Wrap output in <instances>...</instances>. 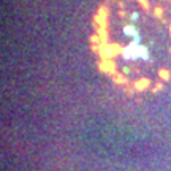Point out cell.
<instances>
[{
  "label": "cell",
  "instance_id": "3",
  "mask_svg": "<svg viewBox=\"0 0 171 171\" xmlns=\"http://www.w3.org/2000/svg\"><path fill=\"white\" fill-rule=\"evenodd\" d=\"M158 75H160V78H162V79H163V81H168V79H170V78H171V75H170V71H168V70H165V68H162V70H160V71H158Z\"/></svg>",
  "mask_w": 171,
  "mask_h": 171
},
{
  "label": "cell",
  "instance_id": "7",
  "mask_svg": "<svg viewBox=\"0 0 171 171\" xmlns=\"http://www.w3.org/2000/svg\"><path fill=\"white\" fill-rule=\"evenodd\" d=\"M155 14H157V16H160V14H162V10L157 8V10H155Z\"/></svg>",
  "mask_w": 171,
  "mask_h": 171
},
{
  "label": "cell",
  "instance_id": "1",
  "mask_svg": "<svg viewBox=\"0 0 171 171\" xmlns=\"http://www.w3.org/2000/svg\"><path fill=\"white\" fill-rule=\"evenodd\" d=\"M100 68H102V71H105V73H114L116 65L111 59H103L100 62Z\"/></svg>",
  "mask_w": 171,
  "mask_h": 171
},
{
  "label": "cell",
  "instance_id": "6",
  "mask_svg": "<svg viewBox=\"0 0 171 171\" xmlns=\"http://www.w3.org/2000/svg\"><path fill=\"white\" fill-rule=\"evenodd\" d=\"M163 87V86L162 84H157V86H155V89H154V92H157V90H160V89Z\"/></svg>",
  "mask_w": 171,
  "mask_h": 171
},
{
  "label": "cell",
  "instance_id": "5",
  "mask_svg": "<svg viewBox=\"0 0 171 171\" xmlns=\"http://www.w3.org/2000/svg\"><path fill=\"white\" fill-rule=\"evenodd\" d=\"M125 33H127V35H135L136 32H135V29H133L131 25H127V27H125Z\"/></svg>",
  "mask_w": 171,
  "mask_h": 171
},
{
  "label": "cell",
  "instance_id": "4",
  "mask_svg": "<svg viewBox=\"0 0 171 171\" xmlns=\"http://www.w3.org/2000/svg\"><path fill=\"white\" fill-rule=\"evenodd\" d=\"M114 81H116V83H117V84H125V76H122V75H117V76L114 78Z\"/></svg>",
  "mask_w": 171,
  "mask_h": 171
},
{
  "label": "cell",
  "instance_id": "2",
  "mask_svg": "<svg viewBox=\"0 0 171 171\" xmlns=\"http://www.w3.org/2000/svg\"><path fill=\"white\" fill-rule=\"evenodd\" d=\"M147 86H149V79H146V78H141V79H138L136 83H135L136 90H144Z\"/></svg>",
  "mask_w": 171,
  "mask_h": 171
}]
</instances>
